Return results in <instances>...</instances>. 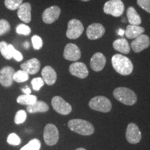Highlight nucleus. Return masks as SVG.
I'll list each match as a JSON object with an SVG mask.
<instances>
[{
    "mask_svg": "<svg viewBox=\"0 0 150 150\" xmlns=\"http://www.w3.org/2000/svg\"><path fill=\"white\" fill-rule=\"evenodd\" d=\"M70 130L83 136H91L95 131L94 126L89 122L81 119H73L68 122Z\"/></svg>",
    "mask_w": 150,
    "mask_h": 150,
    "instance_id": "nucleus-2",
    "label": "nucleus"
},
{
    "mask_svg": "<svg viewBox=\"0 0 150 150\" xmlns=\"http://www.w3.org/2000/svg\"><path fill=\"white\" fill-rule=\"evenodd\" d=\"M125 31L122 29H119L117 30V34L120 35V36H123V35H125Z\"/></svg>",
    "mask_w": 150,
    "mask_h": 150,
    "instance_id": "nucleus-38",
    "label": "nucleus"
},
{
    "mask_svg": "<svg viewBox=\"0 0 150 150\" xmlns=\"http://www.w3.org/2000/svg\"><path fill=\"white\" fill-rule=\"evenodd\" d=\"M44 81H43L42 78L41 77L34 78L31 81V85H32L33 90L35 91H40V89L44 86Z\"/></svg>",
    "mask_w": 150,
    "mask_h": 150,
    "instance_id": "nucleus-33",
    "label": "nucleus"
},
{
    "mask_svg": "<svg viewBox=\"0 0 150 150\" xmlns=\"http://www.w3.org/2000/svg\"><path fill=\"white\" fill-rule=\"evenodd\" d=\"M42 78L47 85L52 86L56 83L57 79V74L53 67L51 66H45L41 72Z\"/></svg>",
    "mask_w": 150,
    "mask_h": 150,
    "instance_id": "nucleus-18",
    "label": "nucleus"
},
{
    "mask_svg": "<svg viewBox=\"0 0 150 150\" xmlns=\"http://www.w3.org/2000/svg\"><path fill=\"white\" fill-rule=\"evenodd\" d=\"M105 28L100 23H93L86 30V35L89 40H97L101 38L105 33Z\"/></svg>",
    "mask_w": 150,
    "mask_h": 150,
    "instance_id": "nucleus-14",
    "label": "nucleus"
},
{
    "mask_svg": "<svg viewBox=\"0 0 150 150\" xmlns=\"http://www.w3.org/2000/svg\"><path fill=\"white\" fill-rule=\"evenodd\" d=\"M11 31V25L10 23L4 20V19H1L0 20V35H3L8 33Z\"/></svg>",
    "mask_w": 150,
    "mask_h": 150,
    "instance_id": "nucleus-30",
    "label": "nucleus"
},
{
    "mask_svg": "<svg viewBox=\"0 0 150 150\" xmlns=\"http://www.w3.org/2000/svg\"><path fill=\"white\" fill-rule=\"evenodd\" d=\"M76 150H86V149H84L83 147H80V148H78V149H76Z\"/></svg>",
    "mask_w": 150,
    "mask_h": 150,
    "instance_id": "nucleus-40",
    "label": "nucleus"
},
{
    "mask_svg": "<svg viewBox=\"0 0 150 150\" xmlns=\"http://www.w3.org/2000/svg\"><path fill=\"white\" fill-rule=\"evenodd\" d=\"M104 13L113 17H120L125 11V5L122 0H109L104 6Z\"/></svg>",
    "mask_w": 150,
    "mask_h": 150,
    "instance_id": "nucleus-5",
    "label": "nucleus"
},
{
    "mask_svg": "<svg viewBox=\"0 0 150 150\" xmlns=\"http://www.w3.org/2000/svg\"><path fill=\"white\" fill-rule=\"evenodd\" d=\"M29 75L24 70H18L15 72L13 75V80L17 83H22L29 79Z\"/></svg>",
    "mask_w": 150,
    "mask_h": 150,
    "instance_id": "nucleus-27",
    "label": "nucleus"
},
{
    "mask_svg": "<svg viewBox=\"0 0 150 150\" xmlns=\"http://www.w3.org/2000/svg\"><path fill=\"white\" fill-rule=\"evenodd\" d=\"M44 140L47 145L53 146L59 141V134L57 127L53 124H47L44 129Z\"/></svg>",
    "mask_w": 150,
    "mask_h": 150,
    "instance_id": "nucleus-7",
    "label": "nucleus"
},
{
    "mask_svg": "<svg viewBox=\"0 0 150 150\" xmlns=\"http://www.w3.org/2000/svg\"><path fill=\"white\" fill-rule=\"evenodd\" d=\"M0 52L4 59L11 60L12 59V56L11 54V50L9 47V45L5 41L0 42Z\"/></svg>",
    "mask_w": 150,
    "mask_h": 150,
    "instance_id": "nucleus-25",
    "label": "nucleus"
},
{
    "mask_svg": "<svg viewBox=\"0 0 150 150\" xmlns=\"http://www.w3.org/2000/svg\"><path fill=\"white\" fill-rule=\"evenodd\" d=\"M24 47L25 49H29V42H27V41H26L24 43Z\"/></svg>",
    "mask_w": 150,
    "mask_h": 150,
    "instance_id": "nucleus-39",
    "label": "nucleus"
},
{
    "mask_svg": "<svg viewBox=\"0 0 150 150\" xmlns=\"http://www.w3.org/2000/svg\"><path fill=\"white\" fill-rule=\"evenodd\" d=\"M80 1H84V2H86V1H89L90 0H80Z\"/></svg>",
    "mask_w": 150,
    "mask_h": 150,
    "instance_id": "nucleus-41",
    "label": "nucleus"
},
{
    "mask_svg": "<svg viewBox=\"0 0 150 150\" xmlns=\"http://www.w3.org/2000/svg\"><path fill=\"white\" fill-rule=\"evenodd\" d=\"M22 70L25 71L29 74H35L39 72L40 69V63L38 59L33 58L29 59L20 65Z\"/></svg>",
    "mask_w": 150,
    "mask_h": 150,
    "instance_id": "nucleus-17",
    "label": "nucleus"
},
{
    "mask_svg": "<svg viewBox=\"0 0 150 150\" xmlns=\"http://www.w3.org/2000/svg\"><path fill=\"white\" fill-rule=\"evenodd\" d=\"M81 56L80 49L76 45L68 43L65 47L63 52V57L65 59L70 61H76L80 59Z\"/></svg>",
    "mask_w": 150,
    "mask_h": 150,
    "instance_id": "nucleus-13",
    "label": "nucleus"
},
{
    "mask_svg": "<svg viewBox=\"0 0 150 150\" xmlns=\"http://www.w3.org/2000/svg\"><path fill=\"white\" fill-rule=\"evenodd\" d=\"M113 96L117 100L127 106H132L137 102V96L132 90L125 87H118L114 90Z\"/></svg>",
    "mask_w": 150,
    "mask_h": 150,
    "instance_id": "nucleus-3",
    "label": "nucleus"
},
{
    "mask_svg": "<svg viewBox=\"0 0 150 150\" xmlns=\"http://www.w3.org/2000/svg\"><path fill=\"white\" fill-rule=\"evenodd\" d=\"M37 97L32 95H22L17 98V102L22 105L30 106L37 102Z\"/></svg>",
    "mask_w": 150,
    "mask_h": 150,
    "instance_id": "nucleus-24",
    "label": "nucleus"
},
{
    "mask_svg": "<svg viewBox=\"0 0 150 150\" xmlns=\"http://www.w3.org/2000/svg\"><path fill=\"white\" fill-rule=\"evenodd\" d=\"M31 42H32V45L33 48L36 50H39L42 48L43 45V42L42 38L39 36V35H35L31 38Z\"/></svg>",
    "mask_w": 150,
    "mask_h": 150,
    "instance_id": "nucleus-34",
    "label": "nucleus"
},
{
    "mask_svg": "<svg viewBox=\"0 0 150 150\" xmlns=\"http://www.w3.org/2000/svg\"><path fill=\"white\" fill-rule=\"evenodd\" d=\"M150 45V39L148 35L141 34L135 38L131 43V47L136 53L143 51Z\"/></svg>",
    "mask_w": 150,
    "mask_h": 150,
    "instance_id": "nucleus-11",
    "label": "nucleus"
},
{
    "mask_svg": "<svg viewBox=\"0 0 150 150\" xmlns=\"http://www.w3.org/2000/svg\"><path fill=\"white\" fill-rule=\"evenodd\" d=\"M16 71L12 67L5 66L0 70V83L4 87H10L13 83Z\"/></svg>",
    "mask_w": 150,
    "mask_h": 150,
    "instance_id": "nucleus-10",
    "label": "nucleus"
},
{
    "mask_svg": "<svg viewBox=\"0 0 150 150\" xmlns=\"http://www.w3.org/2000/svg\"><path fill=\"white\" fill-rule=\"evenodd\" d=\"M83 31L84 27L81 22L76 19H72L67 24L66 36L71 40H75L81 35Z\"/></svg>",
    "mask_w": 150,
    "mask_h": 150,
    "instance_id": "nucleus-6",
    "label": "nucleus"
},
{
    "mask_svg": "<svg viewBox=\"0 0 150 150\" xmlns=\"http://www.w3.org/2000/svg\"><path fill=\"white\" fill-rule=\"evenodd\" d=\"M9 47H10L11 50V54L12 56V58L16 60V61L20 62L23 60V56H22V53L16 50L13 45H9Z\"/></svg>",
    "mask_w": 150,
    "mask_h": 150,
    "instance_id": "nucleus-35",
    "label": "nucleus"
},
{
    "mask_svg": "<svg viewBox=\"0 0 150 150\" xmlns=\"http://www.w3.org/2000/svg\"><path fill=\"white\" fill-rule=\"evenodd\" d=\"M122 21L123 22H127L126 20H125V19H122Z\"/></svg>",
    "mask_w": 150,
    "mask_h": 150,
    "instance_id": "nucleus-42",
    "label": "nucleus"
},
{
    "mask_svg": "<svg viewBox=\"0 0 150 150\" xmlns=\"http://www.w3.org/2000/svg\"><path fill=\"white\" fill-rule=\"evenodd\" d=\"M142 138L139 128L134 123H129L126 131L127 140L131 144H136L140 141Z\"/></svg>",
    "mask_w": 150,
    "mask_h": 150,
    "instance_id": "nucleus-12",
    "label": "nucleus"
},
{
    "mask_svg": "<svg viewBox=\"0 0 150 150\" xmlns=\"http://www.w3.org/2000/svg\"><path fill=\"white\" fill-rule=\"evenodd\" d=\"M137 4L140 8L150 13V0H137Z\"/></svg>",
    "mask_w": 150,
    "mask_h": 150,
    "instance_id": "nucleus-36",
    "label": "nucleus"
},
{
    "mask_svg": "<svg viewBox=\"0 0 150 150\" xmlns=\"http://www.w3.org/2000/svg\"><path fill=\"white\" fill-rule=\"evenodd\" d=\"M22 91L23 92V93L25 94V95H30V94H31V89H30L29 88V86H25L24 88H23L22 89Z\"/></svg>",
    "mask_w": 150,
    "mask_h": 150,
    "instance_id": "nucleus-37",
    "label": "nucleus"
},
{
    "mask_svg": "<svg viewBox=\"0 0 150 150\" xmlns=\"http://www.w3.org/2000/svg\"><path fill=\"white\" fill-rule=\"evenodd\" d=\"M16 31L18 34L29 35L31 32V28L24 24H20L16 27Z\"/></svg>",
    "mask_w": 150,
    "mask_h": 150,
    "instance_id": "nucleus-32",
    "label": "nucleus"
},
{
    "mask_svg": "<svg viewBox=\"0 0 150 150\" xmlns=\"http://www.w3.org/2000/svg\"><path fill=\"white\" fill-rule=\"evenodd\" d=\"M48 104L42 101H37L35 104L30 106H27V110L29 113H35V112H45L48 111Z\"/></svg>",
    "mask_w": 150,
    "mask_h": 150,
    "instance_id": "nucleus-22",
    "label": "nucleus"
},
{
    "mask_svg": "<svg viewBox=\"0 0 150 150\" xmlns=\"http://www.w3.org/2000/svg\"><path fill=\"white\" fill-rule=\"evenodd\" d=\"M26 119H27V112L24 110H20L16 112L14 121L16 125H20L24 123Z\"/></svg>",
    "mask_w": 150,
    "mask_h": 150,
    "instance_id": "nucleus-29",
    "label": "nucleus"
},
{
    "mask_svg": "<svg viewBox=\"0 0 150 150\" xmlns=\"http://www.w3.org/2000/svg\"><path fill=\"white\" fill-rule=\"evenodd\" d=\"M61 10L58 6H52L49 7L43 11L42 13V21L45 24H52L56 22L61 15Z\"/></svg>",
    "mask_w": 150,
    "mask_h": 150,
    "instance_id": "nucleus-9",
    "label": "nucleus"
},
{
    "mask_svg": "<svg viewBox=\"0 0 150 150\" xmlns=\"http://www.w3.org/2000/svg\"><path fill=\"white\" fill-rule=\"evenodd\" d=\"M52 106L55 111L63 115L70 114L72 110L71 105L60 96H55L52 98Z\"/></svg>",
    "mask_w": 150,
    "mask_h": 150,
    "instance_id": "nucleus-8",
    "label": "nucleus"
},
{
    "mask_svg": "<svg viewBox=\"0 0 150 150\" xmlns=\"http://www.w3.org/2000/svg\"><path fill=\"white\" fill-rule=\"evenodd\" d=\"M41 142L38 139L34 138L28 142L27 145L22 147L20 150H40Z\"/></svg>",
    "mask_w": 150,
    "mask_h": 150,
    "instance_id": "nucleus-26",
    "label": "nucleus"
},
{
    "mask_svg": "<svg viewBox=\"0 0 150 150\" xmlns=\"http://www.w3.org/2000/svg\"><path fill=\"white\" fill-rule=\"evenodd\" d=\"M69 71L73 76L79 79H85L88 76V70L84 63L81 62H74L70 65Z\"/></svg>",
    "mask_w": 150,
    "mask_h": 150,
    "instance_id": "nucleus-15",
    "label": "nucleus"
},
{
    "mask_svg": "<svg viewBox=\"0 0 150 150\" xmlns=\"http://www.w3.org/2000/svg\"><path fill=\"white\" fill-rule=\"evenodd\" d=\"M127 16L128 19L129 24L132 25H140L141 24L142 20L139 14L137 13L135 8L133 6H130L128 8L127 11Z\"/></svg>",
    "mask_w": 150,
    "mask_h": 150,
    "instance_id": "nucleus-23",
    "label": "nucleus"
},
{
    "mask_svg": "<svg viewBox=\"0 0 150 150\" xmlns=\"http://www.w3.org/2000/svg\"><path fill=\"white\" fill-rule=\"evenodd\" d=\"M112 47L116 51L124 54H129L131 50L128 41L125 38H120L115 40L112 42Z\"/></svg>",
    "mask_w": 150,
    "mask_h": 150,
    "instance_id": "nucleus-21",
    "label": "nucleus"
},
{
    "mask_svg": "<svg viewBox=\"0 0 150 150\" xmlns=\"http://www.w3.org/2000/svg\"><path fill=\"white\" fill-rule=\"evenodd\" d=\"M111 63L114 70L118 74L127 76L131 74L134 70V65L131 60L122 54H115L112 56Z\"/></svg>",
    "mask_w": 150,
    "mask_h": 150,
    "instance_id": "nucleus-1",
    "label": "nucleus"
},
{
    "mask_svg": "<svg viewBox=\"0 0 150 150\" xmlns=\"http://www.w3.org/2000/svg\"><path fill=\"white\" fill-rule=\"evenodd\" d=\"M7 142L11 145L17 146L21 143V139L16 134L11 133L8 135V138H7Z\"/></svg>",
    "mask_w": 150,
    "mask_h": 150,
    "instance_id": "nucleus-31",
    "label": "nucleus"
},
{
    "mask_svg": "<svg viewBox=\"0 0 150 150\" xmlns=\"http://www.w3.org/2000/svg\"><path fill=\"white\" fill-rule=\"evenodd\" d=\"M18 16L25 23H29L31 21V5L30 3H22L18 9Z\"/></svg>",
    "mask_w": 150,
    "mask_h": 150,
    "instance_id": "nucleus-19",
    "label": "nucleus"
},
{
    "mask_svg": "<svg viewBox=\"0 0 150 150\" xmlns=\"http://www.w3.org/2000/svg\"><path fill=\"white\" fill-rule=\"evenodd\" d=\"M106 63V59L104 54L100 52H97L92 56L90 61V65L95 72H99L104 69Z\"/></svg>",
    "mask_w": 150,
    "mask_h": 150,
    "instance_id": "nucleus-16",
    "label": "nucleus"
},
{
    "mask_svg": "<svg viewBox=\"0 0 150 150\" xmlns=\"http://www.w3.org/2000/svg\"><path fill=\"white\" fill-rule=\"evenodd\" d=\"M23 2V0H4V5L11 11H16Z\"/></svg>",
    "mask_w": 150,
    "mask_h": 150,
    "instance_id": "nucleus-28",
    "label": "nucleus"
},
{
    "mask_svg": "<svg viewBox=\"0 0 150 150\" xmlns=\"http://www.w3.org/2000/svg\"><path fill=\"white\" fill-rule=\"evenodd\" d=\"M145 32V29L139 25L129 24L126 28L125 35L129 39H135Z\"/></svg>",
    "mask_w": 150,
    "mask_h": 150,
    "instance_id": "nucleus-20",
    "label": "nucleus"
},
{
    "mask_svg": "<svg viewBox=\"0 0 150 150\" xmlns=\"http://www.w3.org/2000/svg\"><path fill=\"white\" fill-rule=\"evenodd\" d=\"M89 106L92 109L97 111L108 112L111 110L112 104L106 97L96 96L90 100Z\"/></svg>",
    "mask_w": 150,
    "mask_h": 150,
    "instance_id": "nucleus-4",
    "label": "nucleus"
}]
</instances>
